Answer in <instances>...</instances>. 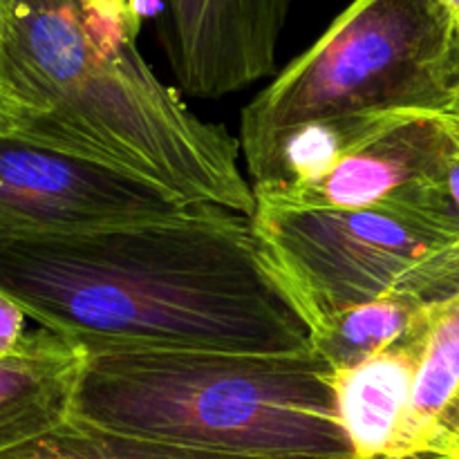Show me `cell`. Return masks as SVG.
Listing matches in <instances>:
<instances>
[{
  "mask_svg": "<svg viewBox=\"0 0 459 459\" xmlns=\"http://www.w3.org/2000/svg\"><path fill=\"white\" fill-rule=\"evenodd\" d=\"M255 240L307 327L388 294L439 303L459 294V238L412 211L258 204Z\"/></svg>",
  "mask_w": 459,
  "mask_h": 459,
  "instance_id": "5",
  "label": "cell"
},
{
  "mask_svg": "<svg viewBox=\"0 0 459 459\" xmlns=\"http://www.w3.org/2000/svg\"><path fill=\"white\" fill-rule=\"evenodd\" d=\"M403 459H453V457H442V455H415V457H403Z\"/></svg>",
  "mask_w": 459,
  "mask_h": 459,
  "instance_id": "18",
  "label": "cell"
},
{
  "mask_svg": "<svg viewBox=\"0 0 459 459\" xmlns=\"http://www.w3.org/2000/svg\"><path fill=\"white\" fill-rule=\"evenodd\" d=\"M143 9L124 0H9L4 63L16 137L117 170L179 204L251 215L240 139L197 117L139 52Z\"/></svg>",
  "mask_w": 459,
  "mask_h": 459,
  "instance_id": "2",
  "label": "cell"
},
{
  "mask_svg": "<svg viewBox=\"0 0 459 459\" xmlns=\"http://www.w3.org/2000/svg\"><path fill=\"white\" fill-rule=\"evenodd\" d=\"M444 85H446V97H444L442 106L433 112H451V115H459V34H455L451 52H448Z\"/></svg>",
  "mask_w": 459,
  "mask_h": 459,
  "instance_id": "16",
  "label": "cell"
},
{
  "mask_svg": "<svg viewBox=\"0 0 459 459\" xmlns=\"http://www.w3.org/2000/svg\"><path fill=\"white\" fill-rule=\"evenodd\" d=\"M325 359L300 354H88L70 417L247 457L352 459Z\"/></svg>",
  "mask_w": 459,
  "mask_h": 459,
  "instance_id": "3",
  "label": "cell"
},
{
  "mask_svg": "<svg viewBox=\"0 0 459 459\" xmlns=\"http://www.w3.org/2000/svg\"><path fill=\"white\" fill-rule=\"evenodd\" d=\"M426 336L394 345L348 370H332L336 415L352 459H390L411 408Z\"/></svg>",
  "mask_w": 459,
  "mask_h": 459,
  "instance_id": "10",
  "label": "cell"
},
{
  "mask_svg": "<svg viewBox=\"0 0 459 459\" xmlns=\"http://www.w3.org/2000/svg\"><path fill=\"white\" fill-rule=\"evenodd\" d=\"M455 27L439 0H352L240 117L254 173L281 134L309 121L437 110Z\"/></svg>",
  "mask_w": 459,
  "mask_h": 459,
  "instance_id": "4",
  "label": "cell"
},
{
  "mask_svg": "<svg viewBox=\"0 0 459 459\" xmlns=\"http://www.w3.org/2000/svg\"><path fill=\"white\" fill-rule=\"evenodd\" d=\"M435 307L437 303L411 294L381 296L309 327L312 348L332 370H348L394 345L429 334Z\"/></svg>",
  "mask_w": 459,
  "mask_h": 459,
  "instance_id": "12",
  "label": "cell"
},
{
  "mask_svg": "<svg viewBox=\"0 0 459 459\" xmlns=\"http://www.w3.org/2000/svg\"><path fill=\"white\" fill-rule=\"evenodd\" d=\"M415 455L459 459V294L435 307L411 408L390 459Z\"/></svg>",
  "mask_w": 459,
  "mask_h": 459,
  "instance_id": "11",
  "label": "cell"
},
{
  "mask_svg": "<svg viewBox=\"0 0 459 459\" xmlns=\"http://www.w3.org/2000/svg\"><path fill=\"white\" fill-rule=\"evenodd\" d=\"M0 294L43 330L101 352H312L251 215L193 204L67 233L0 236Z\"/></svg>",
  "mask_w": 459,
  "mask_h": 459,
  "instance_id": "1",
  "label": "cell"
},
{
  "mask_svg": "<svg viewBox=\"0 0 459 459\" xmlns=\"http://www.w3.org/2000/svg\"><path fill=\"white\" fill-rule=\"evenodd\" d=\"M7 9L9 0H0V133L13 134L21 128L25 112L13 94L4 63V39H7Z\"/></svg>",
  "mask_w": 459,
  "mask_h": 459,
  "instance_id": "14",
  "label": "cell"
},
{
  "mask_svg": "<svg viewBox=\"0 0 459 459\" xmlns=\"http://www.w3.org/2000/svg\"><path fill=\"white\" fill-rule=\"evenodd\" d=\"M448 155L451 137L435 112L394 110L381 133L345 152L321 179L254 186V195L258 204L285 209H375L439 179Z\"/></svg>",
  "mask_w": 459,
  "mask_h": 459,
  "instance_id": "8",
  "label": "cell"
},
{
  "mask_svg": "<svg viewBox=\"0 0 459 459\" xmlns=\"http://www.w3.org/2000/svg\"><path fill=\"white\" fill-rule=\"evenodd\" d=\"M0 459H285L200 451L137 437L67 417L63 424L0 451Z\"/></svg>",
  "mask_w": 459,
  "mask_h": 459,
  "instance_id": "13",
  "label": "cell"
},
{
  "mask_svg": "<svg viewBox=\"0 0 459 459\" xmlns=\"http://www.w3.org/2000/svg\"><path fill=\"white\" fill-rule=\"evenodd\" d=\"M294 0H160L157 40L184 94L220 99L276 70Z\"/></svg>",
  "mask_w": 459,
  "mask_h": 459,
  "instance_id": "7",
  "label": "cell"
},
{
  "mask_svg": "<svg viewBox=\"0 0 459 459\" xmlns=\"http://www.w3.org/2000/svg\"><path fill=\"white\" fill-rule=\"evenodd\" d=\"M88 354L48 330L27 334L0 357V451L27 442L70 417Z\"/></svg>",
  "mask_w": 459,
  "mask_h": 459,
  "instance_id": "9",
  "label": "cell"
},
{
  "mask_svg": "<svg viewBox=\"0 0 459 459\" xmlns=\"http://www.w3.org/2000/svg\"><path fill=\"white\" fill-rule=\"evenodd\" d=\"M166 193L54 148L0 133V236L67 233L173 215Z\"/></svg>",
  "mask_w": 459,
  "mask_h": 459,
  "instance_id": "6",
  "label": "cell"
},
{
  "mask_svg": "<svg viewBox=\"0 0 459 459\" xmlns=\"http://www.w3.org/2000/svg\"><path fill=\"white\" fill-rule=\"evenodd\" d=\"M25 318L21 305L13 303L9 296L0 294V357L16 352L25 341Z\"/></svg>",
  "mask_w": 459,
  "mask_h": 459,
  "instance_id": "15",
  "label": "cell"
},
{
  "mask_svg": "<svg viewBox=\"0 0 459 459\" xmlns=\"http://www.w3.org/2000/svg\"><path fill=\"white\" fill-rule=\"evenodd\" d=\"M439 3H442V7L446 9L453 27H455V34H459V0H439Z\"/></svg>",
  "mask_w": 459,
  "mask_h": 459,
  "instance_id": "17",
  "label": "cell"
},
{
  "mask_svg": "<svg viewBox=\"0 0 459 459\" xmlns=\"http://www.w3.org/2000/svg\"><path fill=\"white\" fill-rule=\"evenodd\" d=\"M124 3L134 4V7H142L143 9V3H146V0H124Z\"/></svg>",
  "mask_w": 459,
  "mask_h": 459,
  "instance_id": "19",
  "label": "cell"
}]
</instances>
